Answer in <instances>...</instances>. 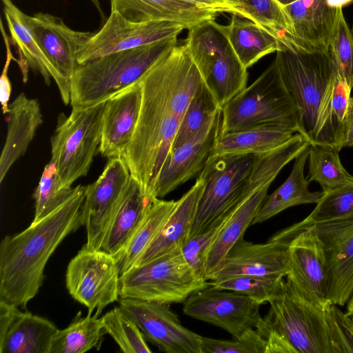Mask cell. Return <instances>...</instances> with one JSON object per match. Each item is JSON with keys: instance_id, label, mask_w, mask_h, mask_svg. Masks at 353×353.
<instances>
[{"instance_id": "obj_17", "label": "cell", "mask_w": 353, "mask_h": 353, "mask_svg": "<svg viewBox=\"0 0 353 353\" xmlns=\"http://www.w3.org/2000/svg\"><path fill=\"white\" fill-rule=\"evenodd\" d=\"M288 243L286 279L311 303L321 307L331 303L326 258L319 238L306 229L294 235Z\"/></svg>"}, {"instance_id": "obj_11", "label": "cell", "mask_w": 353, "mask_h": 353, "mask_svg": "<svg viewBox=\"0 0 353 353\" xmlns=\"http://www.w3.org/2000/svg\"><path fill=\"white\" fill-rule=\"evenodd\" d=\"M120 271L117 259L102 250L82 247L69 262L65 283L70 296L88 309L101 314L118 301Z\"/></svg>"}, {"instance_id": "obj_27", "label": "cell", "mask_w": 353, "mask_h": 353, "mask_svg": "<svg viewBox=\"0 0 353 353\" xmlns=\"http://www.w3.org/2000/svg\"><path fill=\"white\" fill-rule=\"evenodd\" d=\"M111 10L134 22L170 21L187 29L209 19L217 12L182 0H110Z\"/></svg>"}, {"instance_id": "obj_50", "label": "cell", "mask_w": 353, "mask_h": 353, "mask_svg": "<svg viewBox=\"0 0 353 353\" xmlns=\"http://www.w3.org/2000/svg\"><path fill=\"white\" fill-rule=\"evenodd\" d=\"M211 1L215 2L218 5H220L221 6H222L223 12H224L225 6L226 5L228 0H211Z\"/></svg>"}, {"instance_id": "obj_51", "label": "cell", "mask_w": 353, "mask_h": 353, "mask_svg": "<svg viewBox=\"0 0 353 353\" xmlns=\"http://www.w3.org/2000/svg\"><path fill=\"white\" fill-rule=\"evenodd\" d=\"M282 6L289 5L298 0H276Z\"/></svg>"}, {"instance_id": "obj_24", "label": "cell", "mask_w": 353, "mask_h": 353, "mask_svg": "<svg viewBox=\"0 0 353 353\" xmlns=\"http://www.w3.org/2000/svg\"><path fill=\"white\" fill-rule=\"evenodd\" d=\"M141 96L139 82L106 101L99 148L102 156L108 159L123 157L137 126Z\"/></svg>"}, {"instance_id": "obj_52", "label": "cell", "mask_w": 353, "mask_h": 353, "mask_svg": "<svg viewBox=\"0 0 353 353\" xmlns=\"http://www.w3.org/2000/svg\"><path fill=\"white\" fill-rule=\"evenodd\" d=\"M349 316H350L352 317V319H353V313L349 314Z\"/></svg>"}, {"instance_id": "obj_18", "label": "cell", "mask_w": 353, "mask_h": 353, "mask_svg": "<svg viewBox=\"0 0 353 353\" xmlns=\"http://www.w3.org/2000/svg\"><path fill=\"white\" fill-rule=\"evenodd\" d=\"M221 109L191 139L170 153L161 169L153 196L162 199L201 172L219 134Z\"/></svg>"}, {"instance_id": "obj_28", "label": "cell", "mask_w": 353, "mask_h": 353, "mask_svg": "<svg viewBox=\"0 0 353 353\" xmlns=\"http://www.w3.org/2000/svg\"><path fill=\"white\" fill-rule=\"evenodd\" d=\"M204 187L205 181L199 176L191 188L177 201L172 213L136 265L181 247L188 240Z\"/></svg>"}, {"instance_id": "obj_48", "label": "cell", "mask_w": 353, "mask_h": 353, "mask_svg": "<svg viewBox=\"0 0 353 353\" xmlns=\"http://www.w3.org/2000/svg\"><path fill=\"white\" fill-rule=\"evenodd\" d=\"M346 305H347V307H346V309H347L346 313L347 314H350L353 313V294H352L351 298L350 299L349 301L346 304Z\"/></svg>"}, {"instance_id": "obj_19", "label": "cell", "mask_w": 353, "mask_h": 353, "mask_svg": "<svg viewBox=\"0 0 353 353\" xmlns=\"http://www.w3.org/2000/svg\"><path fill=\"white\" fill-rule=\"evenodd\" d=\"M288 247L283 242L268 240L254 243L243 238L229 251L210 281L240 275L285 279L288 272Z\"/></svg>"}, {"instance_id": "obj_14", "label": "cell", "mask_w": 353, "mask_h": 353, "mask_svg": "<svg viewBox=\"0 0 353 353\" xmlns=\"http://www.w3.org/2000/svg\"><path fill=\"white\" fill-rule=\"evenodd\" d=\"M260 305L241 293L208 285L194 292L183 302L188 316L219 327L238 338L255 328L262 318Z\"/></svg>"}, {"instance_id": "obj_13", "label": "cell", "mask_w": 353, "mask_h": 353, "mask_svg": "<svg viewBox=\"0 0 353 353\" xmlns=\"http://www.w3.org/2000/svg\"><path fill=\"white\" fill-rule=\"evenodd\" d=\"M184 29H187L184 25L170 21L134 22L111 10L103 26L80 47L77 62L80 65L106 54L178 37Z\"/></svg>"}, {"instance_id": "obj_39", "label": "cell", "mask_w": 353, "mask_h": 353, "mask_svg": "<svg viewBox=\"0 0 353 353\" xmlns=\"http://www.w3.org/2000/svg\"><path fill=\"white\" fill-rule=\"evenodd\" d=\"M76 187L61 185L54 164L50 161L44 168L39 184L33 194L35 201L36 223L61 205L75 192Z\"/></svg>"}, {"instance_id": "obj_25", "label": "cell", "mask_w": 353, "mask_h": 353, "mask_svg": "<svg viewBox=\"0 0 353 353\" xmlns=\"http://www.w3.org/2000/svg\"><path fill=\"white\" fill-rule=\"evenodd\" d=\"M131 175L122 192L101 250L117 260L144 219L153 199Z\"/></svg>"}, {"instance_id": "obj_34", "label": "cell", "mask_w": 353, "mask_h": 353, "mask_svg": "<svg viewBox=\"0 0 353 353\" xmlns=\"http://www.w3.org/2000/svg\"><path fill=\"white\" fill-rule=\"evenodd\" d=\"M99 313L83 317L77 314L69 325L57 330L51 344L50 353H83L96 348L99 350L103 336V328Z\"/></svg>"}, {"instance_id": "obj_44", "label": "cell", "mask_w": 353, "mask_h": 353, "mask_svg": "<svg viewBox=\"0 0 353 353\" xmlns=\"http://www.w3.org/2000/svg\"><path fill=\"white\" fill-rule=\"evenodd\" d=\"M325 312L337 353H353V319L332 303Z\"/></svg>"}, {"instance_id": "obj_15", "label": "cell", "mask_w": 353, "mask_h": 353, "mask_svg": "<svg viewBox=\"0 0 353 353\" xmlns=\"http://www.w3.org/2000/svg\"><path fill=\"white\" fill-rule=\"evenodd\" d=\"M145 340L167 353H202L201 336L184 327L169 304L120 298Z\"/></svg>"}, {"instance_id": "obj_22", "label": "cell", "mask_w": 353, "mask_h": 353, "mask_svg": "<svg viewBox=\"0 0 353 353\" xmlns=\"http://www.w3.org/2000/svg\"><path fill=\"white\" fill-rule=\"evenodd\" d=\"M27 19L43 53L58 72L70 81L79 65V50L92 32L72 30L61 18L49 13L37 12Z\"/></svg>"}, {"instance_id": "obj_10", "label": "cell", "mask_w": 353, "mask_h": 353, "mask_svg": "<svg viewBox=\"0 0 353 353\" xmlns=\"http://www.w3.org/2000/svg\"><path fill=\"white\" fill-rule=\"evenodd\" d=\"M260 154L210 156L200 172L205 187L189 237L205 230L234 209L244 198L245 190Z\"/></svg>"}, {"instance_id": "obj_36", "label": "cell", "mask_w": 353, "mask_h": 353, "mask_svg": "<svg viewBox=\"0 0 353 353\" xmlns=\"http://www.w3.org/2000/svg\"><path fill=\"white\" fill-rule=\"evenodd\" d=\"M220 109L216 99L203 82L186 109L170 153L195 136Z\"/></svg>"}, {"instance_id": "obj_12", "label": "cell", "mask_w": 353, "mask_h": 353, "mask_svg": "<svg viewBox=\"0 0 353 353\" xmlns=\"http://www.w3.org/2000/svg\"><path fill=\"white\" fill-rule=\"evenodd\" d=\"M306 229L315 233L323 245L329 301L339 307L345 306L353 294V213L314 223L289 235L268 240L288 243L294 235Z\"/></svg>"}, {"instance_id": "obj_40", "label": "cell", "mask_w": 353, "mask_h": 353, "mask_svg": "<svg viewBox=\"0 0 353 353\" xmlns=\"http://www.w3.org/2000/svg\"><path fill=\"white\" fill-rule=\"evenodd\" d=\"M285 279L240 275L208 282L213 288L246 295L259 305L270 303L281 291Z\"/></svg>"}, {"instance_id": "obj_4", "label": "cell", "mask_w": 353, "mask_h": 353, "mask_svg": "<svg viewBox=\"0 0 353 353\" xmlns=\"http://www.w3.org/2000/svg\"><path fill=\"white\" fill-rule=\"evenodd\" d=\"M255 329L265 353H337L325 312L304 298L288 279Z\"/></svg>"}, {"instance_id": "obj_16", "label": "cell", "mask_w": 353, "mask_h": 353, "mask_svg": "<svg viewBox=\"0 0 353 353\" xmlns=\"http://www.w3.org/2000/svg\"><path fill=\"white\" fill-rule=\"evenodd\" d=\"M130 173L123 157L109 159L100 176L85 186L81 208L86 243L91 250H101L105 234Z\"/></svg>"}, {"instance_id": "obj_30", "label": "cell", "mask_w": 353, "mask_h": 353, "mask_svg": "<svg viewBox=\"0 0 353 353\" xmlns=\"http://www.w3.org/2000/svg\"><path fill=\"white\" fill-rule=\"evenodd\" d=\"M225 27L234 52L247 69L263 57L285 47L273 34L236 14H232Z\"/></svg>"}, {"instance_id": "obj_23", "label": "cell", "mask_w": 353, "mask_h": 353, "mask_svg": "<svg viewBox=\"0 0 353 353\" xmlns=\"http://www.w3.org/2000/svg\"><path fill=\"white\" fill-rule=\"evenodd\" d=\"M5 18L10 34V41L17 49L19 66L24 83L28 79V68L37 71L47 85L51 79L57 83L65 105L70 103V81L54 68L40 48L28 22V15L12 0H1Z\"/></svg>"}, {"instance_id": "obj_33", "label": "cell", "mask_w": 353, "mask_h": 353, "mask_svg": "<svg viewBox=\"0 0 353 353\" xmlns=\"http://www.w3.org/2000/svg\"><path fill=\"white\" fill-rule=\"evenodd\" d=\"M294 134L288 130L265 128L219 134L211 156L265 154L285 143Z\"/></svg>"}, {"instance_id": "obj_42", "label": "cell", "mask_w": 353, "mask_h": 353, "mask_svg": "<svg viewBox=\"0 0 353 353\" xmlns=\"http://www.w3.org/2000/svg\"><path fill=\"white\" fill-rule=\"evenodd\" d=\"M235 208L223 214L205 230L189 237L181 247L182 254L188 263L200 277L205 281H207L205 271L209 252Z\"/></svg>"}, {"instance_id": "obj_7", "label": "cell", "mask_w": 353, "mask_h": 353, "mask_svg": "<svg viewBox=\"0 0 353 353\" xmlns=\"http://www.w3.org/2000/svg\"><path fill=\"white\" fill-rule=\"evenodd\" d=\"M185 43L204 84L222 107L247 86L248 74L234 52L225 26L214 19L189 29Z\"/></svg>"}, {"instance_id": "obj_1", "label": "cell", "mask_w": 353, "mask_h": 353, "mask_svg": "<svg viewBox=\"0 0 353 353\" xmlns=\"http://www.w3.org/2000/svg\"><path fill=\"white\" fill-rule=\"evenodd\" d=\"M203 82L186 43L175 46L139 81L141 104L132 138L123 154L130 175L153 192L186 109Z\"/></svg>"}, {"instance_id": "obj_46", "label": "cell", "mask_w": 353, "mask_h": 353, "mask_svg": "<svg viewBox=\"0 0 353 353\" xmlns=\"http://www.w3.org/2000/svg\"><path fill=\"white\" fill-rule=\"evenodd\" d=\"M353 148V97H351L345 129L343 148Z\"/></svg>"}, {"instance_id": "obj_47", "label": "cell", "mask_w": 353, "mask_h": 353, "mask_svg": "<svg viewBox=\"0 0 353 353\" xmlns=\"http://www.w3.org/2000/svg\"><path fill=\"white\" fill-rule=\"evenodd\" d=\"M192 3L200 8L219 12H223L222 6L211 0H182Z\"/></svg>"}, {"instance_id": "obj_6", "label": "cell", "mask_w": 353, "mask_h": 353, "mask_svg": "<svg viewBox=\"0 0 353 353\" xmlns=\"http://www.w3.org/2000/svg\"><path fill=\"white\" fill-rule=\"evenodd\" d=\"M265 128L299 133V112L274 60L265 70L221 108L219 135Z\"/></svg>"}, {"instance_id": "obj_49", "label": "cell", "mask_w": 353, "mask_h": 353, "mask_svg": "<svg viewBox=\"0 0 353 353\" xmlns=\"http://www.w3.org/2000/svg\"><path fill=\"white\" fill-rule=\"evenodd\" d=\"M90 1L94 4L95 8L97 9L98 12L101 14V18L103 19L104 15H103V13L102 12V9H101V4H100L99 0H90Z\"/></svg>"}, {"instance_id": "obj_43", "label": "cell", "mask_w": 353, "mask_h": 353, "mask_svg": "<svg viewBox=\"0 0 353 353\" xmlns=\"http://www.w3.org/2000/svg\"><path fill=\"white\" fill-rule=\"evenodd\" d=\"M266 343L255 328L238 338L221 340L201 336L202 353H265Z\"/></svg>"}, {"instance_id": "obj_8", "label": "cell", "mask_w": 353, "mask_h": 353, "mask_svg": "<svg viewBox=\"0 0 353 353\" xmlns=\"http://www.w3.org/2000/svg\"><path fill=\"white\" fill-rule=\"evenodd\" d=\"M208 285V281L188 263L179 247L122 274L119 296L170 305L183 303Z\"/></svg>"}, {"instance_id": "obj_35", "label": "cell", "mask_w": 353, "mask_h": 353, "mask_svg": "<svg viewBox=\"0 0 353 353\" xmlns=\"http://www.w3.org/2000/svg\"><path fill=\"white\" fill-rule=\"evenodd\" d=\"M308 153V176L311 183H318L323 192L353 185V175L343 165L339 151L327 145L310 144Z\"/></svg>"}, {"instance_id": "obj_26", "label": "cell", "mask_w": 353, "mask_h": 353, "mask_svg": "<svg viewBox=\"0 0 353 353\" xmlns=\"http://www.w3.org/2000/svg\"><path fill=\"white\" fill-rule=\"evenodd\" d=\"M8 131L0 157V182L14 163L23 156L42 124V114L37 99L28 98L23 92L8 105Z\"/></svg>"}, {"instance_id": "obj_37", "label": "cell", "mask_w": 353, "mask_h": 353, "mask_svg": "<svg viewBox=\"0 0 353 353\" xmlns=\"http://www.w3.org/2000/svg\"><path fill=\"white\" fill-rule=\"evenodd\" d=\"M352 213L353 185L323 192L321 198L316 203V207L306 218L275 233L270 238L283 237L312 223L334 219Z\"/></svg>"}, {"instance_id": "obj_21", "label": "cell", "mask_w": 353, "mask_h": 353, "mask_svg": "<svg viewBox=\"0 0 353 353\" xmlns=\"http://www.w3.org/2000/svg\"><path fill=\"white\" fill-rule=\"evenodd\" d=\"M57 330L46 318L0 301L1 353H50Z\"/></svg>"}, {"instance_id": "obj_2", "label": "cell", "mask_w": 353, "mask_h": 353, "mask_svg": "<svg viewBox=\"0 0 353 353\" xmlns=\"http://www.w3.org/2000/svg\"><path fill=\"white\" fill-rule=\"evenodd\" d=\"M85 186L52 212L0 243V301L26 310L38 293L48 261L70 234L83 225L81 208Z\"/></svg>"}, {"instance_id": "obj_9", "label": "cell", "mask_w": 353, "mask_h": 353, "mask_svg": "<svg viewBox=\"0 0 353 353\" xmlns=\"http://www.w3.org/2000/svg\"><path fill=\"white\" fill-rule=\"evenodd\" d=\"M106 101L89 106H72L68 117L59 114L50 139V161L56 167L62 187L70 188L87 174L100 145Z\"/></svg>"}, {"instance_id": "obj_20", "label": "cell", "mask_w": 353, "mask_h": 353, "mask_svg": "<svg viewBox=\"0 0 353 353\" xmlns=\"http://www.w3.org/2000/svg\"><path fill=\"white\" fill-rule=\"evenodd\" d=\"M292 26L294 50H328L336 18L339 0H298L283 6Z\"/></svg>"}, {"instance_id": "obj_5", "label": "cell", "mask_w": 353, "mask_h": 353, "mask_svg": "<svg viewBox=\"0 0 353 353\" xmlns=\"http://www.w3.org/2000/svg\"><path fill=\"white\" fill-rule=\"evenodd\" d=\"M176 43L177 37H168L78 65L70 79L71 105L101 103L139 83Z\"/></svg>"}, {"instance_id": "obj_41", "label": "cell", "mask_w": 353, "mask_h": 353, "mask_svg": "<svg viewBox=\"0 0 353 353\" xmlns=\"http://www.w3.org/2000/svg\"><path fill=\"white\" fill-rule=\"evenodd\" d=\"M328 51L338 76L353 88V33L344 17L342 7L337 10Z\"/></svg>"}, {"instance_id": "obj_29", "label": "cell", "mask_w": 353, "mask_h": 353, "mask_svg": "<svg viewBox=\"0 0 353 353\" xmlns=\"http://www.w3.org/2000/svg\"><path fill=\"white\" fill-rule=\"evenodd\" d=\"M309 147L294 159L289 176L276 190L265 197L252 225L263 223L283 210L299 205L317 203L323 191L312 192L305 176Z\"/></svg>"}, {"instance_id": "obj_38", "label": "cell", "mask_w": 353, "mask_h": 353, "mask_svg": "<svg viewBox=\"0 0 353 353\" xmlns=\"http://www.w3.org/2000/svg\"><path fill=\"white\" fill-rule=\"evenodd\" d=\"M103 328L125 353H150L142 332L134 321L120 307L101 317Z\"/></svg>"}, {"instance_id": "obj_3", "label": "cell", "mask_w": 353, "mask_h": 353, "mask_svg": "<svg viewBox=\"0 0 353 353\" xmlns=\"http://www.w3.org/2000/svg\"><path fill=\"white\" fill-rule=\"evenodd\" d=\"M274 59L283 81L299 112V133L310 144L338 150L330 115L336 70L329 51L283 48Z\"/></svg>"}, {"instance_id": "obj_45", "label": "cell", "mask_w": 353, "mask_h": 353, "mask_svg": "<svg viewBox=\"0 0 353 353\" xmlns=\"http://www.w3.org/2000/svg\"><path fill=\"white\" fill-rule=\"evenodd\" d=\"M1 31L3 39L6 48V62L1 72L0 78V101L3 114H7L8 112L9 100L12 91L11 83L8 76V71L11 61L13 60L19 63V59L15 58L11 51L10 40L4 29L3 21L1 19Z\"/></svg>"}, {"instance_id": "obj_31", "label": "cell", "mask_w": 353, "mask_h": 353, "mask_svg": "<svg viewBox=\"0 0 353 353\" xmlns=\"http://www.w3.org/2000/svg\"><path fill=\"white\" fill-rule=\"evenodd\" d=\"M224 12L252 21L273 34L286 48L294 50L290 20L276 0H228Z\"/></svg>"}, {"instance_id": "obj_32", "label": "cell", "mask_w": 353, "mask_h": 353, "mask_svg": "<svg viewBox=\"0 0 353 353\" xmlns=\"http://www.w3.org/2000/svg\"><path fill=\"white\" fill-rule=\"evenodd\" d=\"M177 205V201L154 198L141 225L132 236L117 263L121 275L134 267L155 239Z\"/></svg>"}]
</instances>
